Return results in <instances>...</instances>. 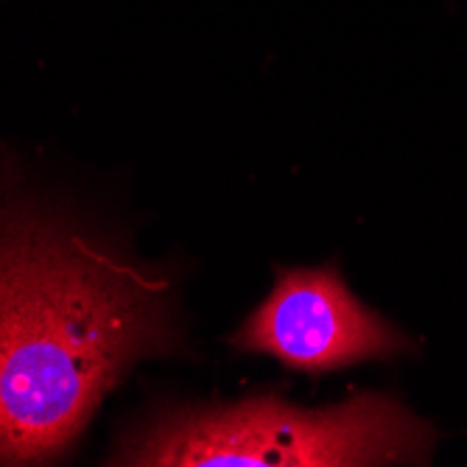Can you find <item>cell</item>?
I'll list each match as a JSON object with an SVG mask.
<instances>
[{
	"label": "cell",
	"mask_w": 467,
	"mask_h": 467,
	"mask_svg": "<svg viewBox=\"0 0 467 467\" xmlns=\"http://www.w3.org/2000/svg\"><path fill=\"white\" fill-rule=\"evenodd\" d=\"M241 353L306 375L417 353V342L356 296L338 266L277 269L266 300L230 336Z\"/></svg>",
	"instance_id": "cell-3"
},
{
	"label": "cell",
	"mask_w": 467,
	"mask_h": 467,
	"mask_svg": "<svg viewBox=\"0 0 467 467\" xmlns=\"http://www.w3.org/2000/svg\"><path fill=\"white\" fill-rule=\"evenodd\" d=\"M0 222V464L59 459L101 398L171 353L168 288L78 230L15 207Z\"/></svg>",
	"instance_id": "cell-1"
},
{
	"label": "cell",
	"mask_w": 467,
	"mask_h": 467,
	"mask_svg": "<svg viewBox=\"0 0 467 467\" xmlns=\"http://www.w3.org/2000/svg\"><path fill=\"white\" fill-rule=\"evenodd\" d=\"M437 442L426 420L380 392L303 409L280 395L157 414L120 445L115 464L154 467H367L426 464Z\"/></svg>",
	"instance_id": "cell-2"
}]
</instances>
